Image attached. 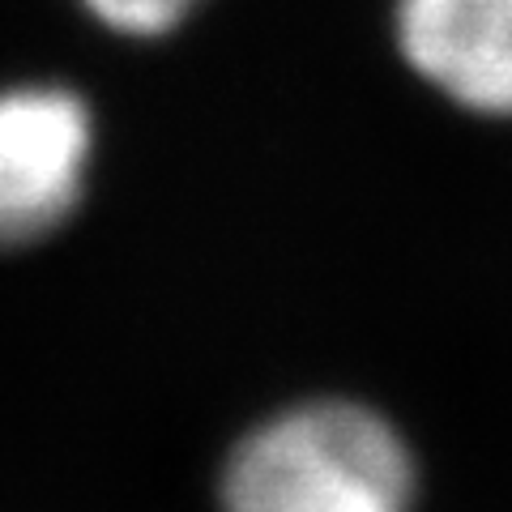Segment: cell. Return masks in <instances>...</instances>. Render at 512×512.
Instances as JSON below:
<instances>
[{"mask_svg":"<svg viewBox=\"0 0 512 512\" xmlns=\"http://www.w3.org/2000/svg\"><path fill=\"white\" fill-rule=\"evenodd\" d=\"M94 116L60 82L0 86V252L47 239L77 210Z\"/></svg>","mask_w":512,"mask_h":512,"instance_id":"7a4b0ae2","label":"cell"},{"mask_svg":"<svg viewBox=\"0 0 512 512\" xmlns=\"http://www.w3.org/2000/svg\"><path fill=\"white\" fill-rule=\"evenodd\" d=\"M393 35L448 103L512 120V0H397Z\"/></svg>","mask_w":512,"mask_h":512,"instance_id":"3957f363","label":"cell"},{"mask_svg":"<svg viewBox=\"0 0 512 512\" xmlns=\"http://www.w3.org/2000/svg\"><path fill=\"white\" fill-rule=\"evenodd\" d=\"M94 22H103L116 35L133 39H158L171 35L201 0H82Z\"/></svg>","mask_w":512,"mask_h":512,"instance_id":"277c9868","label":"cell"},{"mask_svg":"<svg viewBox=\"0 0 512 512\" xmlns=\"http://www.w3.org/2000/svg\"><path fill=\"white\" fill-rule=\"evenodd\" d=\"M410 444L372 406L346 397L286 406L231 448L222 512H414Z\"/></svg>","mask_w":512,"mask_h":512,"instance_id":"6da1fadb","label":"cell"}]
</instances>
